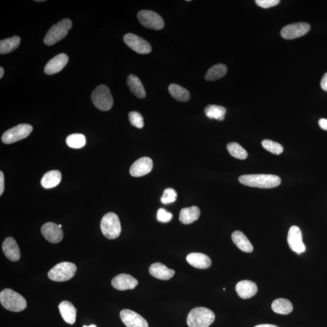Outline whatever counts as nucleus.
Here are the masks:
<instances>
[{"label":"nucleus","mask_w":327,"mask_h":327,"mask_svg":"<svg viewBox=\"0 0 327 327\" xmlns=\"http://www.w3.org/2000/svg\"><path fill=\"white\" fill-rule=\"evenodd\" d=\"M271 309L280 315H288L293 311V305L289 300L279 298L274 300L271 304Z\"/></svg>","instance_id":"c85d7f7f"},{"label":"nucleus","mask_w":327,"mask_h":327,"mask_svg":"<svg viewBox=\"0 0 327 327\" xmlns=\"http://www.w3.org/2000/svg\"><path fill=\"white\" fill-rule=\"evenodd\" d=\"M262 146L264 149L273 154L279 155L284 151V148L281 144L270 139H264L262 142Z\"/></svg>","instance_id":"72a5a7b5"},{"label":"nucleus","mask_w":327,"mask_h":327,"mask_svg":"<svg viewBox=\"0 0 327 327\" xmlns=\"http://www.w3.org/2000/svg\"><path fill=\"white\" fill-rule=\"evenodd\" d=\"M239 181L242 184L252 188L271 189L277 187L281 179L277 175L269 174L245 175L240 176Z\"/></svg>","instance_id":"f257e3e1"},{"label":"nucleus","mask_w":327,"mask_h":327,"mask_svg":"<svg viewBox=\"0 0 327 327\" xmlns=\"http://www.w3.org/2000/svg\"><path fill=\"white\" fill-rule=\"evenodd\" d=\"M287 242L291 250L294 252L298 254L305 252L306 247L303 243L301 230L296 225H293L290 228Z\"/></svg>","instance_id":"9b49d317"},{"label":"nucleus","mask_w":327,"mask_h":327,"mask_svg":"<svg viewBox=\"0 0 327 327\" xmlns=\"http://www.w3.org/2000/svg\"><path fill=\"white\" fill-rule=\"evenodd\" d=\"M138 284V281L130 274H120L113 278L112 286L120 291L133 290Z\"/></svg>","instance_id":"dca6fc26"},{"label":"nucleus","mask_w":327,"mask_h":327,"mask_svg":"<svg viewBox=\"0 0 327 327\" xmlns=\"http://www.w3.org/2000/svg\"><path fill=\"white\" fill-rule=\"evenodd\" d=\"M4 75V68L2 67H0V78H2Z\"/></svg>","instance_id":"37998d69"},{"label":"nucleus","mask_w":327,"mask_h":327,"mask_svg":"<svg viewBox=\"0 0 327 327\" xmlns=\"http://www.w3.org/2000/svg\"><path fill=\"white\" fill-rule=\"evenodd\" d=\"M235 289H236L238 296L244 299L251 298L258 292L256 284L253 281L248 280L240 281L237 284Z\"/></svg>","instance_id":"6ab92c4d"},{"label":"nucleus","mask_w":327,"mask_h":327,"mask_svg":"<svg viewBox=\"0 0 327 327\" xmlns=\"http://www.w3.org/2000/svg\"><path fill=\"white\" fill-rule=\"evenodd\" d=\"M320 86H321L322 89L323 90L327 91V73L323 75L322 78L321 83H320Z\"/></svg>","instance_id":"ea45409f"},{"label":"nucleus","mask_w":327,"mask_h":327,"mask_svg":"<svg viewBox=\"0 0 327 327\" xmlns=\"http://www.w3.org/2000/svg\"><path fill=\"white\" fill-rule=\"evenodd\" d=\"M232 241L236 246L244 252L251 253L253 247L246 236L241 231H235L231 235Z\"/></svg>","instance_id":"5701e85b"},{"label":"nucleus","mask_w":327,"mask_h":327,"mask_svg":"<svg viewBox=\"0 0 327 327\" xmlns=\"http://www.w3.org/2000/svg\"><path fill=\"white\" fill-rule=\"evenodd\" d=\"M186 260L192 266L199 269H207L212 264L211 258L207 255L201 253H190Z\"/></svg>","instance_id":"aec40b11"},{"label":"nucleus","mask_w":327,"mask_h":327,"mask_svg":"<svg viewBox=\"0 0 327 327\" xmlns=\"http://www.w3.org/2000/svg\"><path fill=\"white\" fill-rule=\"evenodd\" d=\"M227 67L223 64L213 65L205 74V80L208 81H215L221 79L226 75Z\"/></svg>","instance_id":"bb28decb"},{"label":"nucleus","mask_w":327,"mask_h":327,"mask_svg":"<svg viewBox=\"0 0 327 327\" xmlns=\"http://www.w3.org/2000/svg\"><path fill=\"white\" fill-rule=\"evenodd\" d=\"M77 266L69 262H63L55 266L49 271L48 275L52 281L64 282L70 280L76 273Z\"/></svg>","instance_id":"423d86ee"},{"label":"nucleus","mask_w":327,"mask_h":327,"mask_svg":"<svg viewBox=\"0 0 327 327\" xmlns=\"http://www.w3.org/2000/svg\"><path fill=\"white\" fill-rule=\"evenodd\" d=\"M58 309L64 321L69 324H74L76 321L77 309L73 303L67 300H64L58 306Z\"/></svg>","instance_id":"4be33fe9"},{"label":"nucleus","mask_w":327,"mask_h":327,"mask_svg":"<svg viewBox=\"0 0 327 327\" xmlns=\"http://www.w3.org/2000/svg\"><path fill=\"white\" fill-rule=\"evenodd\" d=\"M91 101L98 109L108 111L112 109L113 99L110 91L105 85H100L91 95Z\"/></svg>","instance_id":"0eeeda50"},{"label":"nucleus","mask_w":327,"mask_h":327,"mask_svg":"<svg viewBox=\"0 0 327 327\" xmlns=\"http://www.w3.org/2000/svg\"><path fill=\"white\" fill-rule=\"evenodd\" d=\"M33 130L32 126L28 124H20L6 131L2 137L3 143L6 145L14 143L24 139L30 135Z\"/></svg>","instance_id":"6e6552de"},{"label":"nucleus","mask_w":327,"mask_h":327,"mask_svg":"<svg viewBox=\"0 0 327 327\" xmlns=\"http://www.w3.org/2000/svg\"><path fill=\"white\" fill-rule=\"evenodd\" d=\"M149 273L153 277L161 280H169L175 275V271L169 269L160 263L153 264L149 268Z\"/></svg>","instance_id":"412c9836"},{"label":"nucleus","mask_w":327,"mask_h":327,"mask_svg":"<svg viewBox=\"0 0 327 327\" xmlns=\"http://www.w3.org/2000/svg\"><path fill=\"white\" fill-rule=\"evenodd\" d=\"M254 327H279L276 325H272V324H260L255 326Z\"/></svg>","instance_id":"79ce46f5"},{"label":"nucleus","mask_w":327,"mask_h":327,"mask_svg":"<svg viewBox=\"0 0 327 327\" xmlns=\"http://www.w3.org/2000/svg\"><path fill=\"white\" fill-rule=\"evenodd\" d=\"M201 212L196 206L182 208L179 214V221L184 224H190L198 220Z\"/></svg>","instance_id":"b1692460"},{"label":"nucleus","mask_w":327,"mask_h":327,"mask_svg":"<svg viewBox=\"0 0 327 327\" xmlns=\"http://www.w3.org/2000/svg\"><path fill=\"white\" fill-rule=\"evenodd\" d=\"M227 149L229 153L235 158L243 160L247 158L248 153L246 150L237 143H228Z\"/></svg>","instance_id":"473e14b6"},{"label":"nucleus","mask_w":327,"mask_h":327,"mask_svg":"<svg viewBox=\"0 0 327 327\" xmlns=\"http://www.w3.org/2000/svg\"><path fill=\"white\" fill-rule=\"evenodd\" d=\"M2 249L6 258L10 261L15 262L20 259V250L14 238H6L3 242Z\"/></svg>","instance_id":"a211bd4d"},{"label":"nucleus","mask_w":327,"mask_h":327,"mask_svg":"<svg viewBox=\"0 0 327 327\" xmlns=\"http://www.w3.org/2000/svg\"><path fill=\"white\" fill-rule=\"evenodd\" d=\"M310 29V26L307 22H297L284 27L281 31V35L286 40H293L306 35Z\"/></svg>","instance_id":"f8f14e48"},{"label":"nucleus","mask_w":327,"mask_h":327,"mask_svg":"<svg viewBox=\"0 0 327 327\" xmlns=\"http://www.w3.org/2000/svg\"><path fill=\"white\" fill-rule=\"evenodd\" d=\"M138 19L140 24L146 28L161 30L165 27V22L161 16L149 10H143L138 12Z\"/></svg>","instance_id":"1a4fd4ad"},{"label":"nucleus","mask_w":327,"mask_h":327,"mask_svg":"<svg viewBox=\"0 0 327 327\" xmlns=\"http://www.w3.org/2000/svg\"><path fill=\"white\" fill-rule=\"evenodd\" d=\"M256 4L261 8L267 9L274 7L279 4V0H256Z\"/></svg>","instance_id":"4c0bfd02"},{"label":"nucleus","mask_w":327,"mask_h":327,"mask_svg":"<svg viewBox=\"0 0 327 327\" xmlns=\"http://www.w3.org/2000/svg\"><path fill=\"white\" fill-rule=\"evenodd\" d=\"M177 193L172 188L166 189L163 192L161 201L164 204H168L174 202L177 198Z\"/></svg>","instance_id":"f704fd0d"},{"label":"nucleus","mask_w":327,"mask_h":327,"mask_svg":"<svg viewBox=\"0 0 327 327\" xmlns=\"http://www.w3.org/2000/svg\"><path fill=\"white\" fill-rule=\"evenodd\" d=\"M83 327H97V326L95 325H90L89 326L84 325Z\"/></svg>","instance_id":"c03bdc74"},{"label":"nucleus","mask_w":327,"mask_h":327,"mask_svg":"<svg viewBox=\"0 0 327 327\" xmlns=\"http://www.w3.org/2000/svg\"><path fill=\"white\" fill-rule=\"evenodd\" d=\"M101 230L104 236L109 240L119 237L122 226L119 217L113 212L107 213L101 220Z\"/></svg>","instance_id":"39448f33"},{"label":"nucleus","mask_w":327,"mask_h":327,"mask_svg":"<svg viewBox=\"0 0 327 327\" xmlns=\"http://www.w3.org/2000/svg\"><path fill=\"white\" fill-rule=\"evenodd\" d=\"M215 315L205 307H196L189 313L187 323L189 327H208L214 322Z\"/></svg>","instance_id":"7ed1b4c3"},{"label":"nucleus","mask_w":327,"mask_h":327,"mask_svg":"<svg viewBox=\"0 0 327 327\" xmlns=\"http://www.w3.org/2000/svg\"><path fill=\"white\" fill-rule=\"evenodd\" d=\"M42 236L51 243H60L63 238V231L59 225L49 222L42 225L41 228Z\"/></svg>","instance_id":"ddd939ff"},{"label":"nucleus","mask_w":327,"mask_h":327,"mask_svg":"<svg viewBox=\"0 0 327 327\" xmlns=\"http://www.w3.org/2000/svg\"><path fill=\"white\" fill-rule=\"evenodd\" d=\"M129 119L131 124L138 129H142L145 126L142 114L138 112H131L129 113Z\"/></svg>","instance_id":"c9c22d12"},{"label":"nucleus","mask_w":327,"mask_h":327,"mask_svg":"<svg viewBox=\"0 0 327 327\" xmlns=\"http://www.w3.org/2000/svg\"><path fill=\"white\" fill-rule=\"evenodd\" d=\"M120 315L124 324L127 327H149L146 320L132 310H122Z\"/></svg>","instance_id":"4468645a"},{"label":"nucleus","mask_w":327,"mask_h":327,"mask_svg":"<svg viewBox=\"0 0 327 327\" xmlns=\"http://www.w3.org/2000/svg\"><path fill=\"white\" fill-rule=\"evenodd\" d=\"M61 173L58 171H51L45 173L41 180V184L45 189L57 187L61 181Z\"/></svg>","instance_id":"a878e982"},{"label":"nucleus","mask_w":327,"mask_h":327,"mask_svg":"<svg viewBox=\"0 0 327 327\" xmlns=\"http://www.w3.org/2000/svg\"><path fill=\"white\" fill-rule=\"evenodd\" d=\"M68 57L66 54L56 55L45 65L44 73L47 75H54L60 73L68 63Z\"/></svg>","instance_id":"f3484780"},{"label":"nucleus","mask_w":327,"mask_h":327,"mask_svg":"<svg viewBox=\"0 0 327 327\" xmlns=\"http://www.w3.org/2000/svg\"><path fill=\"white\" fill-rule=\"evenodd\" d=\"M67 145L73 149H81L86 145V137L83 134L74 133L68 136L65 139Z\"/></svg>","instance_id":"2f4dec72"},{"label":"nucleus","mask_w":327,"mask_h":327,"mask_svg":"<svg viewBox=\"0 0 327 327\" xmlns=\"http://www.w3.org/2000/svg\"><path fill=\"white\" fill-rule=\"evenodd\" d=\"M319 125L320 128L327 131V120L324 119H320L319 121Z\"/></svg>","instance_id":"a19ab883"},{"label":"nucleus","mask_w":327,"mask_h":327,"mask_svg":"<svg viewBox=\"0 0 327 327\" xmlns=\"http://www.w3.org/2000/svg\"><path fill=\"white\" fill-rule=\"evenodd\" d=\"M0 302L5 309L14 312H21L27 307L25 297L9 289L3 290L0 293Z\"/></svg>","instance_id":"f03ea898"},{"label":"nucleus","mask_w":327,"mask_h":327,"mask_svg":"<svg viewBox=\"0 0 327 327\" xmlns=\"http://www.w3.org/2000/svg\"><path fill=\"white\" fill-rule=\"evenodd\" d=\"M173 215L171 213L166 211L165 208H159L157 212V220L158 221L166 223L172 220Z\"/></svg>","instance_id":"e433bc0d"},{"label":"nucleus","mask_w":327,"mask_h":327,"mask_svg":"<svg viewBox=\"0 0 327 327\" xmlns=\"http://www.w3.org/2000/svg\"><path fill=\"white\" fill-rule=\"evenodd\" d=\"M124 42L133 51L139 54H148L152 51L151 45L146 40L133 34H127L123 38Z\"/></svg>","instance_id":"9d476101"},{"label":"nucleus","mask_w":327,"mask_h":327,"mask_svg":"<svg viewBox=\"0 0 327 327\" xmlns=\"http://www.w3.org/2000/svg\"><path fill=\"white\" fill-rule=\"evenodd\" d=\"M204 112L208 119L223 121L227 110L224 107L210 104L205 107Z\"/></svg>","instance_id":"7c9ffc66"},{"label":"nucleus","mask_w":327,"mask_h":327,"mask_svg":"<svg viewBox=\"0 0 327 327\" xmlns=\"http://www.w3.org/2000/svg\"><path fill=\"white\" fill-rule=\"evenodd\" d=\"M5 191V177L2 171L0 172V195H2Z\"/></svg>","instance_id":"58836bf2"},{"label":"nucleus","mask_w":327,"mask_h":327,"mask_svg":"<svg viewBox=\"0 0 327 327\" xmlns=\"http://www.w3.org/2000/svg\"><path fill=\"white\" fill-rule=\"evenodd\" d=\"M127 86L133 95L139 99H143L146 97V92L142 81L134 75H130L127 77Z\"/></svg>","instance_id":"393cba45"},{"label":"nucleus","mask_w":327,"mask_h":327,"mask_svg":"<svg viewBox=\"0 0 327 327\" xmlns=\"http://www.w3.org/2000/svg\"><path fill=\"white\" fill-rule=\"evenodd\" d=\"M21 39L18 36L5 39L0 41V54H7L15 50L20 44Z\"/></svg>","instance_id":"c756f323"},{"label":"nucleus","mask_w":327,"mask_h":327,"mask_svg":"<svg viewBox=\"0 0 327 327\" xmlns=\"http://www.w3.org/2000/svg\"><path fill=\"white\" fill-rule=\"evenodd\" d=\"M153 163L149 157H142L133 164L130 169V175L133 177H141L152 171Z\"/></svg>","instance_id":"2eb2a0df"},{"label":"nucleus","mask_w":327,"mask_h":327,"mask_svg":"<svg viewBox=\"0 0 327 327\" xmlns=\"http://www.w3.org/2000/svg\"><path fill=\"white\" fill-rule=\"evenodd\" d=\"M72 21L70 19H62L57 25H54L49 29L44 38V42L47 45H52L58 41L63 40L72 28Z\"/></svg>","instance_id":"20e7f679"},{"label":"nucleus","mask_w":327,"mask_h":327,"mask_svg":"<svg viewBox=\"0 0 327 327\" xmlns=\"http://www.w3.org/2000/svg\"><path fill=\"white\" fill-rule=\"evenodd\" d=\"M169 91L171 96L180 102H187L191 98V94L184 87L176 84L169 85Z\"/></svg>","instance_id":"cd10ccee"}]
</instances>
